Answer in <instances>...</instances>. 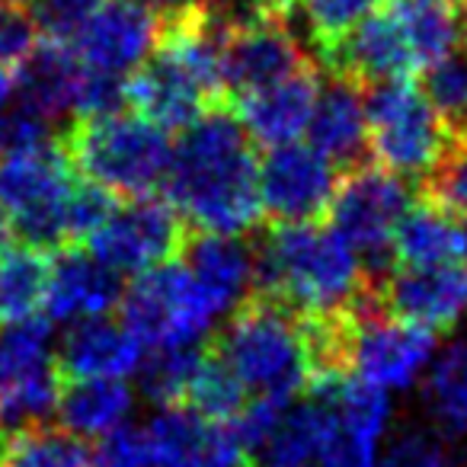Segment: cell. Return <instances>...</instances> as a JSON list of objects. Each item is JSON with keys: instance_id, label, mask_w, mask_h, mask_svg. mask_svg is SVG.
I'll list each match as a JSON object with an SVG mask.
<instances>
[{"instance_id": "52a82bcc", "label": "cell", "mask_w": 467, "mask_h": 467, "mask_svg": "<svg viewBox=\"0 0 467 467\" xmlns=\"http://www.w3.org/2000/svg\"><path fill=\"white\" fill-rule=\"evenodd\" d=\"M365 112H368V150L378 167L400 180L432 173L448 148V125L420 87L410 80L371 87Z\"/></svg>"}, {"instance_id": "1f68e13d", "label": "cell", "mask_w": 467, "mask_h": 467, "mask_svg": "<svg viewBox=\"0 0 467 467\" xmlns=\"http://www.w3.org/2000/svg\"><path fill=\"white\" fill-rule=\"evenodd\" d=\"M205 349L199 346H167V349H150L141 358V390L157 407H186L192 378L202 365Z\"/></svg>"}, {"instance_id": "f6af8a7d", "label": "cell", "mask_w": 467, "mask_h": 467, "mask_svg": "<svg viewBox=\"0 0 467 467\" xmlns=\"http://www.w3.org/2000/svg\"><path fill=\"white\" fill-rule=\"evenodd\" d=\"M461 36H464V46H467V0H461Z\"/></svg>"}, {"instance_id": "5b68a950", "label": "cell", "mask_w": 467, "mask_h": 467, "mask_svg": "<svg viewBox=\"0 0 467 467\" xmlns=\"http://www.w3.org/2000/svg\"><path fill=\"white\" fill-rule=\"evenodd\" d=\"M74 192V163L52 138L0 154V214L23 244L65 250Z\"/></svg>"}, {"instance_id": "484cf974", "label": "cell", "mask_w": 467, "mask_h": 467, "mask_svg": "<svg viewBox=\"0 0 467 467\" xmlns=\"http://www.w3.org/2000/svg\"><path fill=\"white\" fill-rule=\"evenodd\" d=\"M384 10L397 20L422 71L448 58L458 46L461 0H384Z\"/></svg>"}, {"instance_id": "44dd1931", "label": "cell", "mask_w": 467, "mask_h": 467, "mask_svg": "<svg viewBox=\"0 0 467 467\" xmlns=\"http://www.w3.org/2000/svg\"><path fill=\"white\" fill-rule=\"evenodd\" d=\"M362 87L352 80L333 78L320 87L317 106H314L307 138L311 148H317L333 167L352 170L365 163L368 154V112H365Z\"/></svg>"}, {"instance_id": "ab89813d", "label": "cell", "mask_w": 467, "mask_h": 467, "mask_svg": "<svg viewBox=\"0 0 467 467\" xmlns=\"http://www.w3.org/2000/svg\"><path fill=\"white\" fill-rule=\"evenodd\" d=\"M93 464L97 467H154L150 464V448L144 429L119 426L116 432L103 435L93 448Z\"/></svg>"}, {"instance_id": "f1b7e54d", "label": "cell", "mask_w": 467, "mask_h": 467, "mask_svg": "<svg viewBox=\"0 0 467 467\" xmlns=\"http://www.w3.org/2000/svg\"><path fill=\"white\" fill-rule=\"evenodd\" d=\"M247 403L250 394L241 384V378L234 375V368L218 356L214 346L205 349L199 371L192 378V388H189L186 407L212 422H234L247 410Z\"/></svg>"}, {"instance_id": "7bdbcfd3", "label": "cell", "mask_w": 467, "mask_h": 467, "mask_svg": "<svg viewBox=\"0 0 467 467\" xmlns=\"http://www.w3.org/2000/svg\"><path fill=\"white\" fill-rule=\"evenodd\" d=\"M135 4H141V7L150 10L154 16H163V14H170V10L182 7V4H189V0H135Z\"/></svg>"}, {"instance_id": "3957f363", "label": "cell", "mask_w": 467, "mask_h": 467, "mask_svg": "<svg viewBox=\"0 0 467 467\" xmlns=\"http://www.w3.org/2000/svg\"><path fill=\"white\" fill-rule=\"evenodd\" d=\"M214 349L254 400H295L311 388L305 317L263 292L234 307Z\"/></svg>"}, {"instance_id": "8d00e7d4", "label": "cell", "mask_w": 467, "mask_h": 467, "mask_svg": "<svg viewBox=\"0 0 467 467\" xmlns=\"http://www.w3.org/2000/svg\"><path fill=\"white\" fill-rule=\"evenodd\" d=\"M42 42V26L33 0H0V71H20V65Z\"/></svg>"}, {"instance_id": "60d3db41", "label": "cell", "mask_w": 467, "mask_h": 467, "mask_svg": "<svg viewBox=\"0 0 467 467\" xmlns=\"http://www.w3.org/2000/svg\"><path fill=\"white\" fill-rule=\"evenodd\" d=\"M378 467H451L445 448L426 432H403L390 441Z\"/></svg>"}, {"instance_id": "b9f144b4", "label": "cell", "mask_w": 467, "mask_h": 467, "mask_svg": "<svg viewBox=\"0 0 467 467\" xmlns=\"http://www.w3.org/2000/svg\"><path fill=\"white\" fill-rule=\"evenodd\" d=\"M16 97V74L14 71H0V116L10 109Z\"/></svg>"}, {"instance_id": "e575fe53", "label": "cell", "mask_w": 467, "mask_h": 467, "mask_svg": "<svg viewBox=\"0 0 467 467\" xmlns=\"http://www.w3.org/2000/svg\"><path fill=\"white\" fill-rule=\"evenodd\" d=\"M426 195L435 208H441L451 218H467V131L448 138L445 154L429 173Z\"/></svg>"}, {"instance_id": "ee69618b", "label": "cell", "mask_w": 467, "mask_h": 467, "mask_svg": "<svg viewBox=\"0 0 467 467\" xmlns=\"http://www.w3.org/2000/svg\"><path fill=\"white\" fill-rule=\"evenodd\" d=\"M10 250V224L4 221V214H0V256Z\"/></svg>"}, {"instance_id": "d4e9b609", "label": "cell", "mask_w": 467, "mask_h": 467, "mask_svg": "<svg viewBox=\"0 0 467 467\" xmlns=\"http://www.w3.org/2000/svg\"><path fill=\"white\" fill-rule=\"evenodd\" d=\"M390 256L400 263V269L461 263L464 260V227L454 224L451 214L435 208L432 202L410 205L400 224H397Z\"/></svg>"}, {"instance_id": "9c48e42d", "label": "cell", "mask_w": 467, "mask_h": 467, "mask_svg": "<svg viewBox=\"0 0 467 467\" xmlns=\"http://www.w3.org/2000/svg\"><path fill=\"white\" fill-rule=\"evenodd\" d=\"M122 324L148 349L192 346L218 314L186 266H157L122 292Z\"/></svg>"}, {"instance_id": "ac0fdd59", "label": "cell", "mask_w": 467, "mask_h": 467, "mask_svg": "<svg viewBox=\"0 0 467 467\" xmlns=\"http://www.w3.org/2000/svg\"><path fill=\"white\" fill-rule=\"evenodd\" d=\"M320 87H324L320 84V65H314L279 80V84L234 97L231 112L256 144H266L273 150L282 144H295L301 135H307Z\"/></svg>"}, {"instance_id": "8992f818", "label": "cell", "mask_w": 467, "mask_h": 467, "mask_svg": "<svg viewBox=\"0 0 467 467\" xmlns=\"http://www.w3.org/2000/svg\"><path fill=\"white\" fill-rule=\"evenodd\" d=\"M314 65L317 61H311L292 26V0L241 14L224 7L221 74L227 99L279 84Z\"/></svg>"}, {"instance_id": "f546056e", "label": "cell", "mask_w": 467, "mask_h": 467, "mask_svg": "<svg viewBox=\"0 0 467 467\" xmlns=\"http://www.w3.org/2000/svg\"><path fill=\"white\" fill-rule=\"evenodd\" d=\"M58 365H46V368L29 371V375L20 378H4L0 381V432L46 422L58 410Z\"/></svg>"}, {"instance_id": "4dcf8cb0", "label": "cell", "mask_w": 467, "mask_h": 467, "mask_svg": "<svg viewBox=\"0 0 467 467\" xmlns=\"http://www.w3.org/2000/svg\"><path fill=\"white\" fill-rule=\"evenodd\" d=\"M426 400L448 432H467V339L448 346L426 378Z\"/></svg>"}, {"instance_id": "f35d334b", "label": "cell", "mask_w": 467, "mask_h": 467, "mask_svg": "<svg viewBox=\"0 0 467 467\" xmlns=\"http://www.w3.org/2000/svg\"><path fill=\"white\" fill-rule=\"evenodd\" d=\"M333 403V400H330ZM378 441L375 435L356 432V429L343 426L333 413V429L324 441V451L317 458V467H378Z\"/></svg>"}, {"instance_id": "7402d4cb", "label": "cell", "mask_w": 467, "mask_h": 467, "mask_svg": "<svg viewBox=\"0 0 467 467\" xmlns=\"http://www.w3.org/2000/svg\"><path fill=\"white\" fill-rule=\"evenodd\" d=\"M186 269L199 282L202 295L214 314H224L247 298L250 285H256V250L244 247L237 237L199 234L186 244Z\"/></svg>"}, {"instance_id": "bcb514c9", "label": "cell", "mask_w": 467, "mask_h": 467, "mask_svg": "<svg viewBox=\"0 0 467 467\" xmlns=\"http://www.w3.org/2000/svg\"><path fill=\"white\" fill-rule=\"evenodd\" d=\"M464 260H467V227H464Z\"/></svg>"}, {"instance_id": "8fae6325", "label": "cell", "mask_w": 467, "mask_h": 467, "mask_svg": "<svg viewBox=\"0 0 467 467\" xmlns=\"http://www.w3.org/2000/svg\"><path fill=\"white\" fill-rule=\"evenodd\" d=\"M189 224L167 199L119 202L112 218L87 241V250L112 273L141 275L167 266L186 250Z\"/></svg>"}, {"instance_id": "6da1fadb", "label": "cell", "mask_w": 467, "mask_h": 467, "mask_svg": "<svg viewBox=\"0 0 467 467\" xmlns=\"http://www.w3.org/2000/svg\"><path fill=\"white\" fill-rule=\"evenodd\" d=\"M167 202L199 234L241 237L263 218L260 154L231 109H212L180 135L163 182Z\"/></svg>"}, {"instance_id": "2e32d148", "label": "cell", "mask_w": 467, "mask_h": 467, "mask_svg": "<svg viewBox=\"0 0 467 467\" xmlns=\"http://www.w3.org/2000/svg\"><path fill=\"white\" fill-rule=\"evenodd\" d=\"M378 301L394 317L429 333L451 330L467 314V266L445 263V266L400 269L378 285Z\"/></svg>"}, {"instance_id": "7c38bea8", "label": "cell", "mask_w": 467, "mask_h": 467, "mask_svg": "<svg viewBox=\"0 0 467 467\" xmlns=\"http://www.w3.org/2000/svg\"><path fill=\"white\" fill-rule=\"evenodd\" d=\"M337 167L311 144H282L260 161L263 214L273 224H305L330 212Z\"/></svg>"}, {"instance_id": "603a6c76", "label": "cell", "mask_w": 467, "mask_h": 467, "mask_svg": "<svg viewBox=\"0 0 467 467\" xmlns=\"http://www.w3.org/2000/svg\"><path fill=\"white\" fill-rule=\"evenodd\" d=\"M80 84V61L71 46L42 39L36 52L16 71V97L14 103L33 116L58 119L61 112H74V97Z\"/></svg>"}, {"instance_id": "ba28073f", "label": "cell", "mask_w": 467, "mask_h": 467, "mask_svg": "<svg viewBox=\"0 0 467 467\" xmlns=\"http://www.w3.org/2000/svg\"><path fill=\"white\" fill-rule=\"evenodd\" d=\"M410 205L413 199L407 182L378 163L365 161L339 176L327 218L371 273L390 260L397 224Z\"/></svg>"}, {"instance_id": "5bb4252c", "label": "cell", "mask_w": 467, "mask_h": 467, "mask_svg": "<svg viewBox=\"0 0 467 467\" xmlns=\"http://www.w3.org/2000/svg\"><path fill=\"white\" fill-rule=\"evenodd\" d=\"M320 67H327L333 78L352 80L356 87H381L394 84V80H410V74L420 71L413 48L407 46L397 20L384 7L358 23L349 36H343L320 58Z\"/></svg>"}, {"instance_id": "d6986e66", "label": "cell", "mask_w": 467, "mask_h": 467, "mask_svg": "<svg viewBox=\"0 0 467 467\" xmlns=\"http://www.w3.org/2000/svg\"><path fill=\"white\" fill-rule=\"evenodd\" d=\"M119 301H122L119 273L103 266L90 250L65 247L52 260L46 292L48 320L80 324V320L103 317L106 311L119 307Z\"/></svg>"}, {"instance_id": "ffe728a7", "label": "cell", "mask_w": 467, "mask_h": 467, "mask_svg": "<svg viewBox=\"0 0 467 467\" xmlns=\"http://www.w3.org/2000/svg\"><path fill=\"white\" fill-rule=\"evenodd\" d=\"M144 346L131 337L125 324L106 317H90L71 324L65 333L55 365L61 381H84V378H125L141 368Z\"/></svg>"}, {"instance_id": "83f0119b", "label": "cell", "mask_w": 467, "mask_h": 467, "mask_svg": "<svg viewBox=\"0 0 467 467\" xmlns=\"http://www.w3.org/2000/svg\"><path fill=\"white\" fill-rule=\"evenodd\" d=\"M0 467H97L93 451L80 435L65 426H33L4 429L0 432Z\"/></svg>"}, {"instance_id": "d590c367", "label": "cell", "mask_w": 467, "mask_h": 467, "mask_svg": "<svg viewBox=\"0 0 467 467\" xmlns=\"http://www.w3.org/2000/svg\"><path fill=\"white\" fill-rule=\"evenodd\" d=\"M422 93L429 97V103L435 106V112L448 129L454 125L458 131H467V58L451 52L448 58L426 67Z\"/></svg>"}, {"instance_id": "cb8c5ba5", "label": "cell", "mask_w": 467, "mask_h": 467, "mask_svg": "<svg viewBox=\"0 0 467 467\" xmlns=\"http://www.w3.org/2000/svg\"><path fill=\"white\" fill-rule=\"evenodd\" d=\"M135 394L125 378H84V381H61L58 420L67 432L80 439H103L125 426Z\"/></svg>"}, {"instance_id": "e0dca14e", "label": "cell", "mask_w": 467, "mask_h": 467, "mask_svg": "<svg viewBox=\"0 0 467 467\" xmlns=\"http://www.w3.org/2000/svg\"><path fill=\"white\" fill-rule=\"evenodd\" d=\"M144 435L154 467H244L231 422H212L189 407H163Z\"/></svg>"}, {"instance_id": "4316f807", "label": "cell", "mask_w": 467, "mask_h": 467, "mask_svg": "<svg viewBox=\"0 0 467 467\" xmlns=\"http://www.w3.org/2000/svg\"><path fill=\"white\" fill-rule=\"evenodd\" d=\"M52 260L48 250L20 244L0 256V330L33 320L46 305Z\"/></svg>"}, {"instance_id": "4fadbf2b", "label": "cell", "mask_w": 467, "mask_h": 467, "mask_svg": "<svg viewBox=\"0 0 467 467\" xmlns=\"http://www.w3.org/2000/svg\"><path fill=\"white\" fill-rule=\"evenodd\" d=\"M157 42V16L135 0H106L99 14L74 39L71 52L87 71L122 78L131 74ZM125 80V78H122Z\"/></svg>"}, {"instance_id": "74e56055", "label": "cell", "mask_w": 467, "mask_h": 467, "mask_svg": "<svg viewBox=\"0 0 467 467\" xmlns=\"http://www.w3.org/2000/svg\"><path fill=\"white\" fill-rule=\"evenodd\" d=\"M106 0H33L36 16H39L42 39L74 46L84 26L99 14Z\"/></svg>"}, {"instance_id": "836d02e7", "label": "cell", "mask_w": 467, "mask_h": 467, "mask_svg": "<svg viewBox=\"0 0 467 467\" xmlns=\"http://www.w3.org/2000/svg\"><path fill=\"white\" fill-rule=\"evenodd\" d=\"M55 365L52 324L48 320H23V324L0 330V381L20 378Z\"/></svg>"}, {"instance_id": "30bf717a", "label": "cell", "mask_w": 467, "mask_h": 467, "mask_svg": "<svg viewBox=\"0 0 467 467\" xmlns=\"http://www.w3.org/2000/svg\"><path fill=\"white\" fill-rule=\"evenodd\" d=\"M435 333L394 317L378 301V285L352 307L349 375L381 390L410 388L432 365Z\"/></svg>"}, {"instance_id": "277c9868", "label": "cell", "mask_w": 467, "mask_h": 467, "mask_svg": "<svg viewBox=\"0 0 467 467\" xmlns=\"http://www.w3.org/2000/svg\"><path fill=\"white\" fill-rule=\"evenodd\" d=\"M74 170L116 199H148L167 182L173 148L167 131L135 112L78 116L61 138Z\"/></svg>"}, {"instance_id": "d6a6232c", "label": "cell", "mask_w": 467, "mask_h": 467, "mask_svg": "<svg viewBox=\"0 0 467 467\" xmlns=\"http://www.w3.org/2000/svg\"><path fill=\"white\" fill-rule=\"evenodd\" d=\"M384 7V0H292V14L301 16L317 52V65L343 36H349L362 20Z\"/></svg>"}, {"instance_id": "7a4b0ae2", "label": "cell", "mask_w": 467, "mask_h": 467, "mask_svg": "<svg viewBox=\"0 0 467 467\" xmlns=\"http://www.w3.org/2000/svg\"><path fill=\"white\" fill-rule=\"evenodd\" d=\"M371 288L362 256L320 221L273 224L256 250V292L301 317L349 311Z\"/></svg>"}, {"instance_id": "9a60e30c", "label": "cell", "mask_w": 467, "mask_h": 467, "mask_svg": "<svg viewBox=\"0 0 467 467\" xmlns=\"http://www.w3.org/2000/svg\"><path fill=\"white\" fill-rule=\"evenodd\" d=\"M122 97L135 116L163 131H186L205 112L221 106V99H214L192 74L157 52L125 78Z\"/></svg>"}]
</instances>
